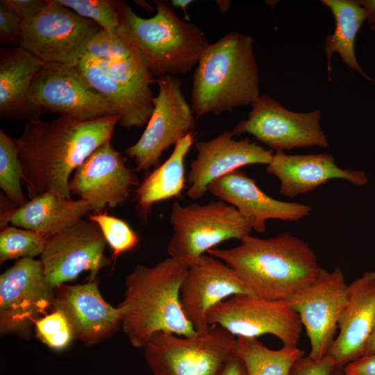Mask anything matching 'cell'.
Instances as JSON below:
<instances>
[{
	"label": "cell",
	"mask_w": 375,
	"mask_h": 375,
	"mask_svg": "<svg viewBox=\"0 0 375 375\" xmlns=\"http://www.w3.org/2000/svg\"><path fill=\"white\" fill-rule=\"evenodd\" d=\"M236 347V337L209 325L190 336L156 333L143 349L153 375H219Z\"/></svg>",
	"instance_id": "6"
},
{
	"label": "cell",
	"mask_w": 375,
	"mask_h": 375,
	"mask_svg": "<svg viewBox=\"0 0 375 375\" xmlns=\"http://www.w3.org/2000/svg\"><path fill=\"white\" fill-rule=\"evenodd\" d=\"M240 241L236 247L207 253L232 268L254 295L286 301L322 269L308 244L289 233L267 238L249 234Z\"/></svg>",
	"instance_id": "2"
},
{
	"label": "cell",
	"mask_w": 375,
	"mask_h": 375,
	"mask_svg": "<svg viewBox=\"0 0 375 375\" xmlns=\"http://www.w3.org/2000/svg\"><path fill=\"white\" fill-rule=\"evenodd\" d=\"M194 140L192 133L180 140L169 158L150 172L138 187L137 206L145 219L156 203L182 197L185 183V158Z\"/></svg>",
	"instance_id": "26"
},
{
	"label": "cell",
	"mask_w": 375,
	"mask_h": 375,
	"mask_svg": "<svg viewBox=\"0 0 375 375\" xmlns=\"http://www.w3.org/2000/svg\"><path fill=\"white\" fill-rule=\"evenodd\" d=\"M169 221L173 234L167 253L188 267L217 244L231 239L241 240L252 230L234 206L219 199L186 206L175 202Z\"/></svg>",
	"instance_id": "8"
},
{
	"label": "cell",
	"mask_w": 375,
	"mask_h": 375,
	"mask_svg": "<svg viewBox=\"0 0 375 375\" xmlns=\"http://www.w3.org/2000/svg\"><path fill=\"white\" fill-rule=\"evenodd\" d=\"M140 184L138 176L127 167L121 153L110 142L96 149L74 172L69 187L71 194L86 201L92 213L106 207L124 203L132 187Z\"/></svg>",
	"instance_id": "17"
},
{
	"label": "cell",
	"mask_w": 375,
	"mask_h": 375,
	"mask_svg": "<svg viewBox=\"0 0 375 375\" xmlns=\"http://www.w3.org/2000/svg\"><path fill=\"white\" fill-rule=\"evenodd\" d=\"M347 288L340 267L331 272L322 268L315 281L286 300L306 331L309 356L319 359L327 354L335 338Z\"/></svg>",
	"instance_id": "16"
},
{
	"label": "cell",
	"mask_w": 375,
	"mask_h": 375,
	"mask_svg": "<svg viewBox=\"0 0 375 375\" xmlns=\"http://www.w3.org/2000/svg\"><path fill=\"white\" fill-rule=\"evenodd\" d=\"M77 67L90 85L114 106L120 126L130 128L147 124L153 108L151 85L155 78L139 49L116 61L85 56Z\"/></svg>",
	"instance_id": "7"
},
{
	"label": "cell",
	"mask_w": 375,
	"mask_h": 375,
	"mask_svg": "<svg viewBox=\"0 0 375 375\" xmlns=\"http://www.w3.org/2000/svg\"><path fill=\"white\" fill-rule=\"evenodd\" d=\"M332 375H344L343 369L336 367Z\"/></svg>",
	"instance_id": "45"
},
{
	"label": "cell",
	"mask_w": 375,
	"mask_h": 375,
	"mask_svg": "<svg viewBox=\"0 0 375 375\" xmlns=\"http://www.w3.org/2000/svg\"><path fill=\"white\" fill-rule=\"evenodd\" d=\"M253 40L232 31L206 47L192 77L191 107L197 117L251 105L260 96Z\"/></svg>",
	"instance_id": "4"
},
{
	"label": "cell",
	"mask_w": 375,
	"mask_h": 375,
	"mask_svg": "<svg viewBox=\"0 0 375 375\" xmlns=\"http://www.w3.org/2000/svg\"><path fill=\"white\" fill-rule=\"evenodd\" d=\"M237 294H253L237 273L221 260L201 256L188 267L180 290L183 313L196 331L206 328L208 312Z\"/></svg>",
	"instance_id": "18"
},
{
	"label": "cell",
	"mask_w": 375,
	"mask_h": 375,
	"mask_svg": "<svg viewBox=\"0 0 375 375\" xmlns=\"http://www.w3.org/2000/svg\"><path fill=\"white\" fill-rule=\"evenodd\" d=\"M22 21L10 10L0 6V41L19 46L22 33Z\"/></svg>",
	"instance_id": "37"
},
{
	"label": "cell",
	"mask_w": 375,
	"mask_h": 375,
	"mask_svg": "<svg viewBox=\"0 0 375 375\" xmlns=\"http://www.w3.org/2000/svg\"><path fill=\"white\" fill-rule=\"evenodd\" d=\"M367 13H368L367 19L369 22L370 23L372 28L373 29L375 33V11L367 12Z\"/></svg>",
	"instance_id": "44"
},
{
	"label": "cell",
	"mask_w": 375,
	"mask_h": 375,
	"mask_svg": "<svg viewBox=\"0 0 375 375\" xmlns=\"http://www.w3.org/2000/svg\"><path fill=\"white\" fill-rule=\"evenodd\" d=\"M187 269L169 256L151 267L138 265L126 276L124 298L118 307L122 315V329L133 347L143 349L158 332L183 336L197 332L180 302Z\"/></svg>",
	"instance_id": "3"
},
{
	"label": "cell",
	"mask_w": 375,
	"mask_h": 375,
	"mask_svg": "<svg viewBox=\"0 0 375 375\" xmlns=\"http://www.w3.org/2000/svg\"><path fill=\"white\" fill-rule=\"evenodd\" d=\"M208 191L234 206L251 229L260 233L266 231L268 219L296 222L310 215L312 212L311 206L307 204L283 201L268 196L254 179L239 169L212 182Z\"/></svg>",
	"instance_id": "21"
},
{
	"label": "cell",
	"mask_w": 375,
	"mask_h": 375,
	"mask_svg": "<svg viewBox=\"0 0 375 375\" xmlns=\"http://www.w3.org/2000/svg\"><path fill=\"white\" fill-rule=\"evenodd\" d=\"M48 4V0H1L0 6L12 12L23 24L31 22Z\"/></svg>",
	"instance_id": "36"
},
{
	"label": "cell",
	"mask_w": 375,
	"mask_h": 375,
	"mask_svg": "<svg viewBox=\"0 0 375 375\" xmlns=\"http://www.w3.org/2000/svg\"><path fill=\"white\" fill-rule=\"evenodd\" d=\"M53 310L67 319L74 338L92 346L115 334L122 324L120 308L102 297L97 278L81 284H63L56 289Z\"/></svg>",
	"instance_id": "19"
},
{
	"label": "cell",
	"mask_w": 375,
	"mask_h": 375,
	"mask_svg": "<svg viewBox=\"0 0 375 375\" xmlns=\"http://www.w3.org/2000/svg\"><path fill=\"white\" fill-rule=\"evenodd\" d=\"M265 171L279 180L280 194L288 198L312 191L331 179H343L357 187L368 183L363 171L340 168L328 153L290 155L278 151Z\"/></svg>",
	"instance_id": "23"
},
{
	"label": "cell",
	"mask_w": 375,
	"mask_h": 375,
	"mask_svg": "<svg viewBox=\"0 0 375 375\" xmlns=\"http://www.w3.org/2000/svg\"><path fill=\"white\" fill-rule=\"evenodd\" d=\"M374 328L375 272H365L348 285L339 333L327 353L336 367L343 369L364 356Z\"/></svg>",
	"instance_id": "22"
},
{
	"label": "cell",
	"mask_w": 375,
	"mask_h": 375,
	"mask_svg": "<svg viewBox=\"0 0 375 375\" xmlns=\"http://www.w3.org/2000/svg\"><path fill=\"white\" fill-rule=\"evenodd\" d=\"M194 2L192 0H172L171 4L173 7H178L182 9L184 15V19L187 22H190V17L187 12V7L189 4Z\"/></svg>",
	"instance_id": "40"
},
{
	"label": "cell",
	"mask_w": 375,
	"mask_h": 375,
	"mask_svg": "<svg viewBox=\"0 0 375 375\" xmlns=\"http://www.w3.org/2000/svg\"><path fill=\"white\" fill-rule=\"evenodd\" d=\"M138 49L119 27L115 31L101 28L89 42L85 56L102 61H116L131 56Z\"/></svg>",
	"instance_id": "32"
},
{
	"label": "cell",
	"mask_w": 375,
	"mask_h": 375,
	"mask_svg": "<svg viewBox=\"0 0 375 375\" xmlns=\"http://www.w3.org/2000/svg\"><path fill=\"white\" fill-rule=\"evenodd\" d=\"M23 169L17 139L0 130V188L17 207L28 200L22 190Z\"/></svg>",
	"instance_id": "29"
},
{
	"label": "cell",
	"mask_w": 375,
	"mask_h": 375,
	"mask_svg": "<svg viewBox=\"0 0 375 375\" xmlns=\"http://www.w3.org/2000/svg\"><path fill=\"white\" fill-rule=\"evenodd\" d=\"M367 12L375 11V0L358 1Z\"/></svg>",
	"instance_id": "42"
},
{
	"label": "cell",
	"mask_w": 375,
	"mask_h": 375,
	"mask_svg": "<svg viewBox=\"0 0 375 375\" xmlns=\"http://www.w3.org/2000/svg\"><path fill=\"white\" fill-rule=\"evenodd\" d=\"M34 330L36 338L53 350L65 349L74 338L67 319L57 310L38 319Z\"/></svg>",
	"instance_id": "34"
},
{
	"label": "cell",
	"mask_w": 375,
	"mask_h": 375,
	"mask_svg": "<svg viewBox=\"0 0 375 375\" xmlns=\"http://www.w3.org/2000/svg\"><path fill=\"white\" fill-rule=\"evenodd\" d=\"M207 322L236 338L272 335L286 347H297L303 328L299 316L286 301L254 294L228 297L210 310Z\"/></svg>",
	"instance_id": "10"
},
{
	"label": "cell",
	"mask_w": 375,
	"mask_h": 375,
	"mask_svg": "<svg viewBox=\"0 0 375 375\" xmlns=\"http://www.w3.org/2000/svg\"><path fill=\"white\" fill-rule=\"evenodd\" d=\"M44 64L20 47L1 49V119H40L45 111L33 101L31 85Z\"/></svg>",
	"instance_id": "24"
},
{
	"label": "cell",
	"mask_w": 375,
	"mask_h": 375,
	"mask_svg": "<svg viewBox=\"0 0 375 375\" xmlns=\"http://www.w3.org/2000/svg\"><path fill=\"white\" fill-rule=\"evenodd\" d=\"M78 15L95 22L102 29L115 31L119 27L117 1L57 0Z\"/></svg>",
	"instance_id": "33"
},
{
	"label": "cell",
	"mask_w": 375,
	"mask_h": 375,
	"mask_svg": "<svg viewBox=\"0 0 375 375\" xmlns=\"http://www.w3.org/2000/svg\"><path fill=\"white\" fill-rule=\"evenodd\" d=\"M31 94L45 112L79 121L117 115L114 106L90 85L77 66L44 63L32 81Z\"/></svg>",
	"instance_id": "15"
},
{
	"label": "cell",
	"mask_w": 375,
	"mask_h": 375,
	"mask_svg": "<svg viewBox=\"0 0 375 375\" xmlns=\"http://www.w3.org/2000/svg\"><path fill=\"white\" fill-rule=\"evenodd\" d=\"M56 290L40 260L18 259L0 275V333L29 339L35 322L53 306Z\"/></svg>",
	"instance_id": "11"
},
{
	"label": "cell",
	"mask_w": 375,
	"mask_h": 375,
	"mask_svg": "<svg viewBox=\"0 0 375 375\" xmlns=\"http://www.w3.org/2000/svg\"><path fill=\"white\" fill-rule=\"evenodd\" d=\"M344 375H375V352L364 355L343 368Z\"/></svg>",
	"instance_id": "38"
},
{
	"label": "cell",
	"mask_w": 375,
	"mask_h": 375,
	"mask_svg": "<svg viewBox=\"0 0 375 375\" xmlns=\"http://www.w3.org/2000/svg\"><path fill=\"white\" fill-rule=\"evenodd\" d=\"M322 3L332 12L335 28L333 34L327 35L324 51L327 69L330 76L331 57L338 53L342 60L351 69L360 72L365 78L375 83L360 67L356 57L354 44L357 33L368 13L358 1L322 0Z\"/></svg>",
	"instance_id": "27"
},
{
	"label": "cell",
	"mask_w": 375,
	"mask_h": 375,
	"mask_svg": "<svg viewBox=\"0 0 375 375\" xmlns=\"http://www.w3.org/2000/svg\"><path fill=\"white\" fill-rule=\"evenodd\" d=\"M153 2L156 15L143 18L126 2L117 1L119 28L142 53L153 76L185 74L210 43L199 27L179 18L167 1Z\"/></svg>",
	"instance_id": "5"
},
{
	"label": "cell",
	"mask_w": 375,
	"mask_h": 375,
	"mask_svg": "<svg viewBox=\"0 0 375 375\" xmlns=\"http://www.w3.org/2000/svg\"><path fill=\"white\" fill-rule=\"evenodd\" d=\"M335 368V362L328 354L319 359L303 356L295 362L290 375H332Z\"/></svg>",
	"instance_id": "35"
},
{
	"label": "cell",
	"mask_w": 375,
	"mask_h": 375,
	"mask_svg": "<svg viewBox=\"0 0 375 375\" xmlns=\"http://www.w3.org/2000/svg\"><path fill=\"white\" fill-rule=\"evenodd\" d=\"M234 136L232 131L226 130L215 138L196 143L197 156L191 162L187 179L190 199H201L212 182L235 169L270 162L271 150L248 138L237 140Z\"/></svg>",
	"instance_id": "20"
},
{
	"label": "cell",
	"mask_w": 375,
	"mask_h": 375,
	"mask_svg": "<svg viewBox=\"0 0 375 375\" xmlns=\"http://www.w3.org/2000/svg\"><path fill=\"white\" fill-rule=\"evenodd\" d=\"M375 352V328L367 344L365 354H371Z\"/></svg>",
	"instance_id": "41"
},
{
	"label": "cell",
	"mask_w": 375,
	"mask_h": 375,
	"mask_svg": "<svg viewBox=\"0 0 375 375\" xmlns=\"http://www.w3.org/2000/svg\"><path fill=\"white\" fill-rule=\"evenodd\" d=\"M90 212L91 206L83 199L66 198L54 191H48L17 207L8 223L49 238L74 224Z\"/></svg>",
	"instance_id": "25"
},
{
	"label": "cell",
	"mask_w": 375,
	"mask_h": 375,
	"mask_svg": "<svg viewBox=\"0 0 375 375\" xmlns=\"http://www.w3.org/2000/svg\"><path fill=\"white\" fill-rule=\"evenodd\" d=\"M158 93L153 108L140 139L125 152L134 160L137 171L147 172L160 162L164 151L175 145L194 126V112L182 91V83L174 76L155 78Z\"/></svg>",
	"instance_id": "12"
},
{
	"label": "cell",
	"mask_w": 375,
	"mask_h": 375,
	"mask_svg": "<svg viewBox=\"0 0 375 375\" xmlns=\"http://www.w3.org/2000/svg\"><path fill=\"white\" fill-rule=\"evenodd\" d=\"M106 244L99 226L88 219L47 238L40 260L47 282L56 290L83 272H90L89 279L97 278L110 262Z\"/></svg>",
	"instance_id": "14"
},
{
	"label": "cell",
	"mask_w": 375,
	"mask_h": 375,
	"mask_svg": "<svg viewBox=\"0 0 375 375\" xmlns=\"http://www.w3.org/2000/svg\"><path fill=\"white\" fill-rule=\"evenodd\" d=\"M87 217L99 226L112 250V260L138 246L140 241L138 235L124 220L106 212L90 213Z\"/></svg>",
	"instance_id": "31"
},
{
	"label": "cell",
	"mask_w": 375,
	"mask_h": 375,
	"mask_svg": "<svg viewBox=\"0 0 375 375\" xmlns=\"http://www.w3.org/2000/svg\"><path fill=\"white\" fill-rule=\"evenodd\" d=\"M101 28L57 0H48L38 16L22 25L18 47L44 63L76 67L85 56L89 42Z\"/></svg>",
	"instance_id": "9"
},
{
	"label": "cell",
	"mask_w": 375,
	"mask_h": 375,
	"mask_svg": "<svg viewBox=\"0 0 375 375\" xmlns=\"http://www.w3.org/2000/svg\"><path fill=\"white\" fill-rule=\"evenodd\" d=\"M236 354L242 360L247 375H290L304 351L297 347L271 349L258 338H237Z\"/></svg>",
	"instance_id": "28"
},
{
	"label": "cell",
	"mask_w": 375,
	"mask_h": 375,
	"mask_svg": "<svg viewBox=\"0 0 375 375\" xmlns=\"http://www.w3.org/2000/svg\"><path fill=\"white\" fill-rule=\"evenodd\" d=\"M219 10L222 12H226L230 8V1H215Z\"/></svg>",
	"instance_id": "43"
},
{
	"label": "cell",
	"mask_w": 375,
	"mask_h": 375,
	"mask_svg": "<svg viewBox=\"0 0 375 375\" xmlns=\"http://www.w3.org/2000/svg\"><path fill=\"white\" fill-rule=\"evenodd\" d=\"M247 117L232 130L235 135L248 133L276 151L312 146L328 147L319 121L321 111L295 112L269 95H260Z\"/></svg>",
	"instance_id": "13"
},
{
	"label": "cell",
	"mask_w": 375,
	"mask_h": 375,
	"mask_svg": "<svg viewBox=\"0 0 375 375\" xmlns=\"http://www.w3.org/2000/svg\"><path fill=\"white\" fill-rule=\"evenodd\" d=\"M117 115L79 121L60 115L28 122L17 139L28 198L54 191L71 197V175L99 147L110 142Z\"/></svg>",
	"instance_id": "1"
},
{
	"label": "cell",
	"mask_w": 375,
	"mask_h": 375,
	"mask_svg": "<svg viewBox=\"0 0 375 375\" xmlns=\"http://www.w3.org/2000/svg\"><path fill=\"white\" fill-rule=\"evenodd\" d=\"M47 238L35 231L6 225L0 232V264L10 260L40 256Z\"/></svg>",
	"instance_id": "30"
},
{
	"label": "cell",
	"mask_w": 375,
	"mask_h": 375,
	"mask_svg": "<svg viewBox=\"0 0 375 375\" xmlns=\"http://www.w3.org/2000/svg\"><path fill=\"white\" fill-rule=\"evenodd\" d=\"M219 375H247V373L242 360L235 353L225 365Z\"/></svg>",
	"instance_id": "39"
}]
</instances>
